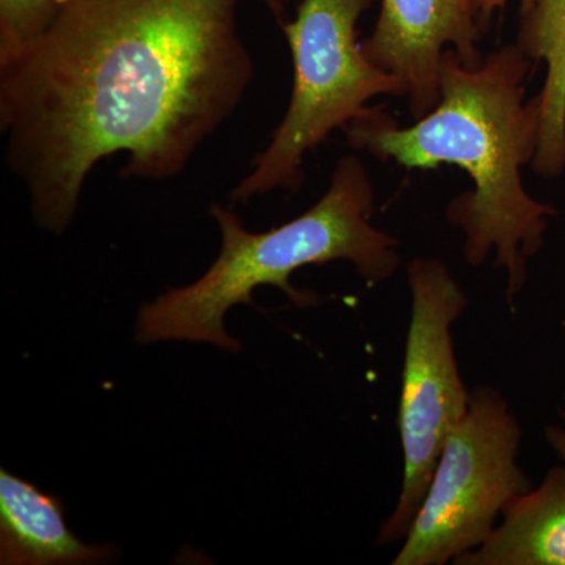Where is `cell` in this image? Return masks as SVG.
I'll list each match as a JSON object with an SVG mask.
<instances>
[{"label":"cell","mask_w":565,"mask_h":565,"mask_svg":"<svg viewBox=\"0 0 565 565\" xmlns=\"http://www.w3.org/2000/svg\"><path fill=\"white\" fill-rule=\"evenodd\" d=\"M239 0H54L0 61V129L41 228L62 234L88 174L172 180L243 103L253 61Z\"/></svg>","instance_id":"6da1fadb"},{"label":"cell","mask_w":565,"mask_h":565,"mask_svg":"<svg viewBox=\"0 0 565 565\" xmlns=\"http://www.w3.org/2000/svg\"><path fill=\"white\" fill-rule=\"evenodd\" d=\"M535 63L516 44L467 66L448 47L441 61V98L415 125H397L392 115L371 109L344 129L349 145L379 161L407 170L456 166L473 181V191L448 204L446 217L462 230L465 262L505 273V299L514 305L526 282L527 259L544 244L552 204L526 192L522 169L533 162L541 129L539 96L525 99Z\"/></svg>","instance_id":"7a4b0ae2"},{"label":"cell","mask_w":565,"mask_h":565,"mask_svg":"<svg viewBox=\"0 0 565 565\" xmlns=\"http://www.w3.org/2000/svg\"><path fill=\"white\" fill-rule=\"evenodd\" d=\"M210 212L222 236L217 259L192 285L141 307L137 343L192 341L237 352L241 343L226 333L225 315L236 305H255L252 294L259 286H275L305 308L321 299L291 285V275L302 267L349 262L367 286H377L401 264L399 241L371 223L373 182L356 156L338 161L313 207L269 232H248L239 215L221 204Z\"/></svg>","instance_id":"3957f363"},{"label":"cell","mask_w":565,"mask_h":565,"mask_svg":"<svg viewBox=\"0 0 565 565\" xmlns=\"http://www.w3.org/2000/svg\"><path fill=\"white\" fill-rule=\"evenodd\" d=\"M373 0H300L296 18L282 22L292 55L294 85L285 117L252 170L233 189V202L282 189L297 192L303 158L373 107L377 96L407 95V85L375 66L359 41L360 18Z\"/></svg>","instance_id":"277c9868"},{"label":"cell","mask_w":565,"mask_h":565,"mask_svg":"<svg viewBox=\"0 0 565 565\" xmlns=\"http://www.w3.org/2000/svg\"><path fill=\"white\" fill-rule=\"evenodd\" d=\"M520 440L522 427L503 394L476 386L393 564H455L484 544L504 509L533 490L516 463Z\"/></svg>","instance_id":"5b68a950"},{"label":"cell","mask_w":565,"mask_h":565,"mask_svg":"<svg viewBox=\"0 0 565 565\" xmlns=\"http://www.w3.org/2000/svg\"><path fill=\"white\" fill-rule=\"evenodd\" d=\"M407 278L412 310L397 411L404 479L396 508L379 530V545L407 537L446 438L470 405L452 343V326L467 308V294L437 258L408 263Z\"/></svg>","instance_id":"8992f818"},{"label":"cell","mask_w":565,"mask_h":565,"mask_svg":"<svg viewBox=\"0 0 565 565\" xmlns=\"http://www.w3.org/2000/svg\"><path fill=\"white\" fill-rule=\"evenodd\" d=\"M476 0H382L374 32L362 41L366 57L407 85L415 120L441 98V61L451 44L467 66L484 62Z\"/></svg>","instance_id":"52a82bcc"},{"label":"cell","mask_w":565,"mask_h":565,"mask_svg":"<svg viewBox=\"0 0 565 565\" xmlns=\"http://www.w3.org/2000/svg\"><path fill=\"white\" fill-rule=\"evenodd\" d=\"M115 546L82 542L58 498L0 470V564L87 565L115 559Z\"/></svg>","instance_id":"ba28073f"},{"label":"cell","mask_w":565,"mask_h":565,"mask_svg":"<svg viewBox=\"0 0 565 565\" xmlns=\"http://www.w3.org/2000/svg\"><path fill=\"white\" fill-rule=\"evenodd\" d=\"M457 565H565V465L504 509L489 539Z\"/></svg>","instance_id":"9c48e42d"},{"label":"cell","mask_w":565,"mask_h":565,"mask_svg":"<svg viewBox=\"0 0 565 565\" xmlns=\"http://www.w3.org/2000/svg\"><path fill=\"white\" fill-rule=\"evenodd\" d=\"M516 46L537 65L545 63L537 151L531 167L545 178L565 170V0H520Z\"/></svg>","instance_id":"30bf717a"},{"label":"cell","mask_w":565,"mask_h":565,"mask_svg":"<svg viewBox=\"0 0 565 565\" xmlns=\"http://www.w3.org/2000/svg\"><path fill=\"white\" fill-rule=\"evenodd\" d=\"M54 0H0V61L35 39L50 21Z\"/></svg>","instance_id":"8fae6325"},{"label":"cell","mask_w":565,"mask_h":565,"mask_svg":"<svg viewBox=\"0 0 565 565\" xmlns=\"http://www.w3.org/2000/svg\"><path fill=\"white\" fill-rule=\"evenodd\" d=\"M561 418H563V424L561 426H552L546 427L545 437L546 441H548L550 446H552L553 451L556 452L557 457L563 460L565 465V394H564V408L559 411Z\"/></svg>","instance_id":"7c38bea8"},{"label":"cell","mask_w":565,"mask_h":565,"mask_svg":"<svg viewBox=\"0 0 565 565\" xmlns=\"http://www.w3.org/2000/svg\"><path fill=\"white\" fill-rule=\"evenodd\" d=\"M509 0H476V9H478L479 20L482 24L493 17L494 11L503 10Z\"/></svg>","instance_id":"4fadbf2b"},{"label":"cell","mask_w":565,"mask_h":565,"mask_svg":"<svg viewBox=\"0 0 565 565\" xmlns=\"http://www.w3.org/2000/svg\"><path fill=\"white\" fill-rule=\"evenodd\" d=\"M273 3H286V2H292V0H270Z\"/></svg>","instance_id":"5bb4252c"}]
</instances>
